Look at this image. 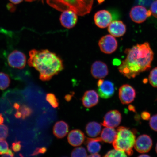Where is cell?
<instances>
[{
	"label": "cell",
	"instance_id": "74e56055",
	"mask_svg": "<svg viewBox=\"0 0 157 157\" xmlns=\"http://www.w3.org/2000/svg\"><path fill=\"white\" fill-rule=\"evenodd\" d=\"M89 156L93 157H101V155L98 154V153H97V154H91V155H90Z\"/></svg>",
	"mask_w": 157,
	"mask_h": 157
},
{
	"label": "cell",
	"instance_id": "6da1fadb",
	"mask_svg": "<svg viewBox=\"0 0 157 157\" xmlns=\"http://www.w3.org/2000/svg\"><path fill=\"white\" fill-rule=\"evenodd\" d=\"M124 52L126 58L120 65L118 70L125 77L134 78L151 67L154 54L148 43L137 44L126 49Z\"/></svg>",
	"mask_w": 157,
	"mask_h": 157
},
{
	"label": "cell",
	"instance_id": "ffe728a7",
	"mask_svg": "<svg viewBox=\"0 0 157 157\" xmlns=\"http://www.w3.org/2000/svg\"><path fill=\"white\" fill-rule=\"evenodd\" d=\"M102 142L101 137L88 138L86 144L88 152L91 154L99 153L101 148Z\"/></svg>",
	"mask_w": 157,
	"mask_h": 157
},
{
	"label": "cell",
	"instance_id": "e575fe53",
	"mask_svg": "<svg viewBox=\"0 0 157 157\" xmlns=\"http://www.w3.org/2000/svg\"><path fill=\"white\" fill-rule=\"evenodd\" d=\"M14 156V154L12 152V151L9 149L7 152L6 154L2 155V156L6 157H13Z\"/></svg>",
	"mask_w": 157,
	"mask_h": 157
},
{
	"label": "cell",
	"instance_id": "5b68a950",
	"mask_svg": "<svg viewBox=\"0 0 157 157\" xmlns=\"http://www.w3.org/2000/svg\"><path fill=\"white\" fill-rule=\"evenodd\" d=\"M100 50L106 54H111L117 50L118 43L117 39L111 35L102 37L98 43Z\"/></svg>",
	"mask_w": 157,
	"mask_h": 157
},
{
	"label": "cell",
	"instance_id": "8992f818",
	"mask_svg": "<svg viewBox=\"0 0 157 157\" xmlns=\"http://www.w3.org/2000/svg\"><path fill=\"white\" fill-rule=\"evenodd\" d=\"M98 92L100 97L107 99L113 97L115 92L114 84L109 80L100 79L97 83Z\"/></svg>",
	"mask_w": 157,
	"mask_h": 157
},
{
	"label": "cell",
	"instance_id": "484cf974",
	"mask_svg": "<svg viewBox=\"0 0 157 157\" xmlns=\"http://www.w3.org/2000/svg\"><path fill=\"white\" fill-rule=\"evenodd\" d=\"M72 157H87V154L85 148L83 147H78L74 149L71 153Z\"/></svg>",
	"mask_w": 157,
	"mask_h": 157
},
{
	"label": "cell",
	"instance_id": "1f68e13d",
	"mask_svg": "<svg viewBox=\"0 0 157 157\" xmlns=\"http://www.w3.org/2000/svg\"><path fill=\"white\" fill-rule=\"evenodd\" d=\"M12 145V149L14 152H18L21 150V142L20 141H17L13 143Z\"/></svg>",
	"mask_w": 157,
	"mask_h": 157
},
{
	"label": "cell",
	"instance_id": "8fae6325",
	"mask_svg": "<svg viewBox=\"0 0 157 157\" xmlns=\"http://www.w3.org/2000/svg\"><path fill=\"white\" fill-rule=\"evenodd\" d=\"M151 138L148 135H142L135 140L134 147L137 151L140 153L148 152L152 146Z\"/></svg>",
	"mask_w": 157,
	"mask_h": 157
},
{
	"label": "cell",
	"instance_id": "f35d334b",
	"mask_svg": "<svg viewBox=\"0 0 157 157\" xmlns=\"http://www.w3.org/2000/svg\"><path fill=\"white\" fill-rule=\"evenodd\" d=\"M86 1H93V0H86ZM98 2L99 3H103V2L105 1V0H97Z\"/></svg>",
	"mask_w": 157,
	"mask_h": 157
},
{
	"label": "cell",
	"instance_id": "ba28073f",
	"mask_svg": "<svg viewBox=\"0 0 157 157\" xmlns=\"http://www.w3.org/2000/svg\"><path fill=\"white\" fill-rule=\"evenodd\" d=\"M151 14L150 10L147 11L146 7L139 5L132 8L129 13V16L133 22L139 24L144 22Z\"/></svg>",
	"mask_w": 157,
	"mask_h": 157
},
{
	"label": "cell",
	"instance_id": "ab89813d",
	"mask_svg": "<svg viewBox=\"0 0 157 157\" xmlns=\"http://www.w3.org/2000/svg\"><path fill=\"white\" fill-rule=\"evenodd\" d=\"M129 109H130L131 111H135V108L132 105L129 106Z\"/></svg>",
	"mask_w": 157,
	"mask_h": 157
},
{
	"label": "cell",
	"instance_id": "ac0fdd59",
	"mask_svg": "<svg viewBox=\"0 0 157 157\" xmlns=\"http://www.w3.org/2000/svg\"><path fill=\"white\" fill-rule=\"evenodd\" d=\"M85 139L84 133L78 129L71 131L67 137L69 143L73 147L80 146L84 143Z\"/></svg>",
	"mask_w": 157,
	"mask_h": 157
},
{
	"label": "cell",
	"instance_id": "30bf717a",
	"mask_svg": "<svg viewBox=\"0 0 157 157\" xmlns=\"http://www.w3.org/2000/svg\"><path fill=\"white\" fill-rule=\"evenodd\" d=\"M121 119L122 117L121 113L117 110H113L105 114L101 124L104 127L114 128L120 124Z\"/></svg>",
	"mask_w": 157,
	"mask_h": 157
},
{
	"label": "cell",
	"instance_id": "9c48e42d",
	"mask_svg": "<svg viewBox=\"0 0 157 157\" xmlns=\"http://www.w3.org/2000/svg\"><path fill=\"white\" fill-rule=\"evenodd\" d=\"M136 91L134 88L129 84H124L119 88V98L121 102L123 105H128L132 102L136 97Z\"/></svg>",
	"mask_w": 157,
	"mask_h": 157
},
{
	"label": "cell",
	"instance_id": "60d3db41",
	"mask_svg": "<svg viewBox=\"0 0 157 157\" xmlns=\"http://www.w3.org/2000/svg\"><path fill=\"white\" fill-rule=\"evenodd\" d=\"M139 157H150V156L148 155L143 154V155H141L139 156Z\"/></svg>",
	"mask_w": 157,
	"mask_h": 157
},
{
	"label": "cell",
	"instance_id": "44dd1931",
	"mask_svg": "<svg viewBox=\"0 0 157 157\" xmlns=\"http://www.w3.org/2000/svg\"><path fill=\"white\" fill-rule=\"evenodd\" d=\"M117 135V131L113 128L106 127L101 133V137L102 140L105 143H113Z\"/></svg>",
	"mask_w": 157,
	"mask_h": 157
},
{
	"label": "cell",
	"instance_id": "b9f144b4",
	"mask_svg": "<svg viewBox=\"0 0 157 157\" xmlns=\"http://www.w3.org/2000/svg\"><path fill=\"white\" fill-rule=\"evenodd\" d=\"M25 1L28 2H32L34 1H35V0H25Z\"/></svg>",
	"mask_w": 157,
	"mask_h": 157
},
{
	"label": "cell",
	"instance_id": "8d00e7d4",
	"mask_svg": "<svg viewBox=\"0 0 157 157\" xmlns=\"http://www.w3.org/2000/svg\"><path fill=\"white\" fill-rule=\"evenodd\" d=\"M4 121V119L2 114L0 113V125L2 124Z\"/></svg>",
	"mask_w": 157,
	"mask_h": 157
},
{
	"label": "cell",
	"instance_id": "f1b7e54d",
	"mask_svg": "<svg viewBox=\"0 0 157 157\" xmlns=\"http://www.w3.org/2000/svg\"><path fill=\"white\" fill-rule=\"evenodd\" d=\"M9 135V128L6 125H0V139H5Z\"/></svg>",
	"mask_w": 157,
	"mask_h": 157
},
{
	"label": "cell",
	"instance_id": "e0dca14e",
	"mask_svg": "<svg viewBox=\"0 0 157 157\" xmlns=\"http://www.w3.org/2000/svg\"><path fill=\"white\" fill-rule=\"evenodd\" d=\"M126 26L122 21H112L108 26V31L115 37L123 36L126 31Z\"/></svg>",
	"mask_w": 157,
	"mask_h": 157
},
{
	"label": "cell",
	"instance_id": "d6a6232c",
	"mask_svg": "<svg viewBox=\"0 0 157 157\" xmlns=\"http://www.w3.org/2000/svg\"><path fill=\"white\" fill-rule=\"evenodd\" d=\"M47 151V149L45 147H43L42 148H38L35 150L34 152L33 153L32 156H35L39 154H44Z\"/></svg>",
	"mask_w": 157,
	"mask_h": 157
},
{
	"label": "cell",
	"instance_id": "7402d4cb",
	"mask_svg": "<svg viewBox=\"0 0 157 157\" xmlns=\"http://www.w3.org/2000/svg\"><path fill=\"white\" fill-rule=\"evenodd\" d=\"M101 130V125L96 121L88 123L86 127V131L88 136L95 137L100 134Z\"/></svg>",
	"mask_w": 157,
	"mask_h": 157
},
{
	"label": "cell",
	"instance_id": "4dcf8cb0",
	"mask_svg": "<svg viewBox=\"0 0 157 157\" xmlns=\"http://www.w3.org/2000/svg\"><path fill=\"white\" fill-rule=\"evenodd\" d=\"M150 9L152 14L157 18V0L154 1L152 3Z\"/></svg>",
	"mask_w": 157,
	"mask_h": 157
},
{
	"label": "cell",
	"instance_id": "5bb4252c",
	"mask_svg": "<svg viewBox=\"0 0 157 157\" xmlns=\"http://www.w3.org/2000/svg\"><path fill=\"white\" fill-rule=\"evenodd\" d=\"M92 76L96 78H105L109 74V69L105 63L97 61L92 64L91 70Z\"/></svg>",
	"mask_w": 157,
	"mask_h": 157
},
{
	"label": "cell",
	"instance_id": "7c38bea8",
	"mask_svg": "<svg viewBox=\"0 0 157 157\" xmlns=\"http://www.w3.org/2000/svg\"><path fill=\"white\" fill-rule=\"evenodd\" d=\"M112 19L111 13L105 10L98 11L94 17L95 25L101 29L105 28L109 26Z\"/></svg>",
	"mask_w": 157,
	"mask_h": 157
},
{
	"label": "cell",
	"instance_id": "4316f807",
	"mask_svg": "<svg viewBox=\"0 0 157 157\" xmlns=\"http://www.w3.org/2000/svg\"><path fill=\"white\" fill-rule=\"evenodd\" d=\"M124 151H122L116 150H111L109 151L105 154L104 157H127V155Z\"/></svg>",
	"mask_w": 157,
	"mask_h": 157
},
{
	"label": "cell",
	"instance_id": "3957f363",
	"mask_svg": "<svg viewBox=\"0 0 157 157\" xmlns=\"http://www.w3.org/2000/svg\"><path fill=\"white\" fill-rule=\"evenodd\" d=\"M51 6L59 11L71 10L78 15L83 16L89 13L93 3L84 0H46Z\"/></svg>",
	"mask_w": 157,
	"mask_h": 157
},
{
	"label": "cell",
	"instance_id": "9a60e30c",
	"mask_svg": "<svg viewBox=\"0 0 157 157\" xmlns=\"http://www.w3.org/2000/svg\"><path fill=\"white\" fill-rule=\"evenodd\" d=\"M13 109H15L14 116L15 118L25 120L30 117L32 115V108L28 105H21L17 102H15L13 105Z\"/></svg>",
	"mask_w": 157,
	"mask_h": 157
},
{
	"label": "cell",
	"instance_id": "603a6c76",
	"mask_svg": "<svg viewBox=\"0 0 157 157\" xmlns=\"http://www.w3.org/2000/svg\"><path fill=\"white\" fill-rule=\"evenodd\" d=\"M10 79L8 75L0 72V90H5L8 87L10 83Z\"/></svg>",
	"mask_w": 157,
	"mask_h": 157
},
{
	"label": "cell",
	"instance_id": "cb8c5ba5",
	"mask_svg": "<svg viewBox=\"0 0 157 157\" xmlns=\"http://www.w3.org/2000/svg\"><path fill=\"white\" fill-rule=\"evenodd\" d=\"M46 100L54 108H58L59 102L57 98L54 94L48 93L47 94Z\"/></svg>",
	"mask_w": 157,
	"mask_h": 157
},
{
	"label": "cell",
	"instance_id": "52a82bcc",
	"mask_svg": "<svg viewBox=\"0 0 157 157\" xmlns=\"http://www.w3.org/2000/svg\"><path fill=\"white\" fill-rule=\"evenodd\" d=\"M7 61L10 66L13 68L22 69L26 64L25 55L18 50L13 51L9 55Z\"/></svg>",
	"mask_w": 157,
	"mask_h": 157
},
{
	"label": "cell",
	"instance_id": "277c9868",
	"mask_svg": "<svg viewBox=\"0 0 157 157\" xmlns=\"http://www.w3.org/2000/svg\"><path fill=\"white\" fill-rule=\"evenodd\" d=\"M135 140L136 137L132 131L128 128L120 127L117 129V136L113 145L116 150L124 151L130 156L133 154Z\"/></svg>",
	"mask_w": 157,
	"mask_h": 157
},
{
	"label": "cell",
	"instance_id": "d6986e66",
	"mask_svg": "<svg viewBox=\"0 0 157 157\" xmlns=\"http://www.w3.org/2000/svg\"><path fill=\"white\" fill-rule=\"evenodd\" d=\"M69 131L68 124L63 121H58L55 124L53 129L55 136L58 139H62L66 136Z\"/></svg>",
	"mask_w": 157,
	"mask_h": 157
},
{
	"label": "cell",
	"instance_id": "7a4b0ae2",
	"mask_svg": "<svg viewBox=\"0 0 157 157\" xmlns=\"http://www.w3.org/2000/svg\"><path fill=\"white\" fill-rule=\"evenodd\" d=\"M29 66L34 68L39 73V78L43 81H48L64 69L62 59L48 50L29 51Z\"/></svg>",
	"mask_w": 157,
	"mask_h": 157
},
{
	"label": "cell",
	"instance_id": "83f0119b",
	"mask_svg": "<svg viewBox=\"0 0 157 157\" xmlns=\"http://www.w3.org/2000/svg\"><path fill=\"white\" fill-rule=\"evenodd\" d=\"M9 150V144L5 139H0V155L6 154Z\"/></svg>",
	"mask_w": 157,
	"mask_h": 157
},
{
	"label": "cell",
	"instance_id": "2e32d148",
	"mask_svg": "<svg viewBox=\"0 0 157 157\" xmlns=\"http://www.w3.org/2000/svg\"><path fill=\"white\" fill-rule=\"evenodd\" d=\"M99 102V95L94 90L86 91L82 98V104L86 108H91L95 106Z\"/></svg>",
	"mask_w": 157,
	"mask_h": 157
},
{
	"label": "cell",
	"instance_id": "d4e9b609",
	"mask_svg": "<svg viewBox=\"0 0 157 157\" xmlns=\"http://www.w3.org/2000/svg\"><path fill=\"white\" fill-rule=\"evenodd\" d=\"M149 80L153 87L157 88V67L151 71L149 76Z\"/></svg>",
	"mask_w": 157,
	"mask_h": 157
},
{
	"label": "cell",
	"instance_id": "d590c367",
	"mask_svg": "<svg viewBox=\"0 0 157 157\" xmlns=\"http://www.w3.org/2000/svg\"><path fill=\"white\" fill-rule=\"evenodd\" d=\"M9 1L14 4H17L21 2L23 0H9Z\"/></svg>",
	"mask_w": 157,
	"mask_h": 157
},
{
	"label": "cell",
	"instance_id": "4fadbf2b",
	"mask_svg": "<svg viewBox=\"0 0 157 157\" xmlns=\"http://www.w3.org/2000/svg\"><path fill=\"white\" fill-rule=\"evenodd\" d=\"M60 21L63 26L68 29L73 28L77 22V14L71 10H66L61 15Z\"/></svg>",
	"mask_w": 157,
	"mask_h": 157
},
{
	"label": "cell",
	"instance_id": "7bdbcfd3",
	"mask_svg": "<svg viewBox=\"0 0 157 157\" xmlns=\"http://www.w3.org/2000/svg\"><path fill=\"white\" fill-rule=\"evenodd\" d=\"M156 151L157 153V143H156Z\"/></svg>",
	"mask_w": 157,
	"mask_h": 157
},
{
	"label": "cell",
	"instance_id": "836d02e7",
	"mask_svg": "<svg viewBox=\"0 0 157 157\" xmlns=\"http://www.w3.org/2000/svg\"><path fill=\"white\" fill-rule=\"evenodd\" d=\"M141 117L144 120H148L150 118V113L147 112H143L141 114Z\"/></svg>",
	"mask_w": 157,
	"mask_h": 157
},
{
	"label": "cell",
	"instance_id": "f546056e",
	"mask_svg": "<svg viewBox=\"0 0 157 157\" xmlns=\"http://www.w3.org/2000/svg\"><path fill=\"white\" fill-rule=\"evenodd\" d=\"M150 119L149 124L151 128L157 132V115L153 116Z\"/></svg>",
	"mask_w": 157,
	"mask_h": 157
}]
</instances>
